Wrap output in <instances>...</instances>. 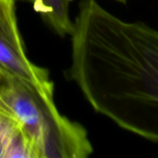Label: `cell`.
I'll return each mask as SVG.
<instances>
[{
	"label": "cell",
	"mask_w": 158,
	"mask_h": 158,
	"mask_svg": "<svg viewBox=\"0 0 158 158\" xmlns=\"http://www.w3.org/2000/svg\"><path fill=\"white\" fill-rule=\"evenodd\" d=\"M0 74L19 78L54 94L48 71L27 57L18 28L14 0H0Z\"/></svg>",
	"instance_id": "3"
},
{
	"label": "cell",
	"mask_w": 158,
	"mask_h": 158,
	"mask_svg": "<svg viewBox=\"0 0 158 158\" xmlns=\"http://www.w3.org/2000/svg\"><path fill=\"white\" fill-rule=\"evenodd\" d=\"M19 129L11 117L0 110V158H6L9 143Z\"/></svg>",
	"instance_id": "6"
},
{
	"label": "cell",
	"mask_w": 158,
	"mask_h": 158,
	"mask_svg": "<svg viewBox=\"0 0 158 158\" xmlns=\"http://www.w3.org/2000/svg\"><path fill=\"white\" fill-rule=\"evenodd\" d=\"M0 110L18 123L35 158H86L94 152L84 127L58 112L54 94L30 82L0 74Z\"/></svg>",
	"instance_id": "2"
},
{
	"label": "cell",
	"mask_w": 158,
	"mask_h": 158,
	"mask_svg": "<svg viewBox=\"0 0 158 158\" xmlns=\"http://www.w3.org/2000/svg\"><path fill=\"white\" fill-rule=\"evenodd\" d=\"M117 1H118V2H120V3H123V4H125V3L127 2V0H117Z\"/></svg>",
	"instance_id": "7"
},
{
	"label": "cell",
	"mask_w": 158,
	"mask_h": 158,
	"mask_svg": "<svg viewBox=\"0 0 158 158\" xmlns=\"http://www.w3.org/2000/svg\"><path fill=\"white\" fill-rule=\"evenodd\" d=\"M34 10L41 14L45 22L59 35L71 34L73 22L69 16V5L72 0H28Z\"/></svg>",
	"instance_id": "4"
},
{
	"label": "cell",
	"mask_w": 158,
	"mask_h": 158,
	"mask_svg": "<svg viewBox=\"0 0 158 158\" xmlns=\"http://www.w3.org/2000/svg\"><path fill=\"white\" fill-rule=\"evenodd\" d=\"M35 158L31 143L19 129L11 139L6 150V158Z\"/></svg>",
	"instance_id": "5"
},
{
	"label": "cell",
	"mask_w": 158,
	"mask_h": 158,
	"mask_svg": "<svg viewBox=\"0 0 158 158\" xmlns=\"http://www.w3.org/2000/svg\"><path fill=\"white\" fill-rule=\"evenodd\" d=\"M70 77L97 113L158 143V30L81 0L74 21Z\"/></svg>",
	"instance_id": "1"
}]
</instances>
